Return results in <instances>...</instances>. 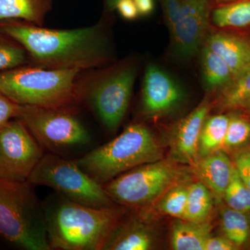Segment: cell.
Instances as JSON below:
<instances>
[{
    "instance_id": "1",
    "label": "cell",
    "mask_w": 250,
    "mask_h": 250,
    "mask_svg": "<svg viewBox=\"0 0 250 250\" xmlns=\"http://www.w3.org/2000/svg\"><path fill=\"white\" fill-rule=\"evenodd\" d=\"M0 31L22 45L40 66L49 69L91 68L110 59L101 24L75 29H52L30 24L0 26Z\"/></svg>"
},
{
    "instance_id": "2",
    "label": "cell",
    "mask_w": 250,
    "mask_h": 250,
    "mask_svg": "<svg viewBox=\"0 0 250 250\" xmlns=\"http://www.w3.org/2000/svg\"><path fill=\"white\" fill-rule=\"evenodd\" d=\"M43 206L51 250H103L124 214L121 208H93L59 194Z\"/></svg>"
},
{
    "instance_id": "3",
    "label": "cell",
    "mask_w": 250,
    "mask_h": 250,
    "mask_svg": "<svg viewBox=\"0 0 250 250\" xmlns=\"http://www.w3.org/2000/svg\"><path fill=\"white\" fill-rule=\"evenodd\" d=\"M163 157L162 148L150 130L144 125L133 124L110 142L75 161L103 186L127 171Z\"/></svg>"
},
{
    "instance_id": "4",
    "label": "cell",
    "mask_w": 250,
    "mask_h": 250,
    "mask_svg": "<svg viewBox=\"0 0 250 250\" xmlns=\"http://www.w3.org/2000/svg\"><path fill=\"white\" fill-rule=\"evenodd\" d=\"M30 182L0 178V237L26 250H50L43 204Z\"/></svg>"
},
{
    "instance_id": "5",
    "label": "cell",
    "mask_w": 250,
    "mask_h": 250,
    "mask_svg": "<svg viewBox=\"0 0 250 250\" xmlns=\"http://www.w3.org/2000/svg\"><path fill=\"white\" fill-rule=\"evenodd\" d=\"M79 69L20 67L0 72V92L22 106L67 108L76 101Z\"/></svg>"
},
{
    "instance_id": "6",
    "label": "cell",
    "mask_w": 250,
    "mask_h": 250,
    "mask_svg": "<svg viewBox=\"0 0 250 250\" xmlns=\"http://www.w3.org/2000/svg\"><path fill=\"white\" fill-rule=\"evenodd\" d=\"M188 175L175 161L162 160L135 167L103 185L113 201L133 208L150 205Z\"/></svg>"
},
{
    "instance_id": "7",
    "label": "cell",
    "mask_w": 250,
    "mask_h": 250,
    "mask_svg": "<svg viewBox=\"0 0 250 250\" xmlns=\"http://www.w3.org/2000/svg\"><path fill=\"white\" fill-rule=\"evenodd\" d=\"M28 182L32 185L51 188L62 197L93 207H113V200L103 185L93 180L77 165L54 154L42 156Z\"/></svg>"
},
{
    "instance_id": "8",
    "label": "cell",
    "mask_w": 250,
    "mask_h": 250,
    "mask_svg": "<svg viewBox=\"0 0 250 250\" xmlns=\"http://www.w3.org/2000/svg\"><path fill=\"white\" fill-rule=\"evenodd\" d=\"M66 108L21 105L17 118L41 146L48 149L56 150L88 144L90 141L88 131Z\"/></svg>"
},
{
    "instance_id": "9",
    "label": "cell",
    "mask_w": 250,
    "mask_h": 250,
    "mask_svg": "<svg viewBox=\"0 0 250 250\" xmlns=\"http://www.w3.org/2000/svg\"><path fill=\"white\" fill-rule=\"evenodd\" d=\"M43 156L40 143L19 120L0 129V178L27 182Z\"/></svg>"
},
{
    "instance_id": "10",
    "label": "cell",
    "mask_w": 250,
    "mask_h": 250,
    "mask_svg": "<svg viewBox=\"0 0 250 250\" xmlns=\"http://www.w3.org/2000/svg\"><path fill=\"white\" fill-rule=\"evenodd\" d=\"M136 71L134 67L118 69L99 82L90 100L104 125L110 131L119 126L129 106Z\"/></svg>"
},
{
    "instance_id": "11",
    "label": "cell",
    "mask_w": 250,
    "mask_h": 250,
    "mask_svg": "<svg viewBox=\"0 0 250 250\" xmlns=\"http://www.w3.org/2000/svg\"><path fill=\"white\" fill-rule=\"evenodd\" d=\"M207 0H182L177 22L170 29L174 54L189 59L198 52L208 24Z\"/></svg>"
},
{
    "instance_id": "12",
    "label": "cell",
    "mask_w": 250,
    "mask_h": 250,
    "mask_svg": "<svg viewBox=\"0 0 250 250\" xmlns=\"http://www.w3.org/2000/svg\"><path fill=\"white\" fill-rule=\"evenodd\" d=\"M185 98L180 85L154 64L146 68L142 91L143 110L150 116L167 114L178 107Z\"/></svg>"
},
{
    "instance_id": "13",
    "label": "cell",
    "mask_w": 250,
    "mask_h": 250,
    "mask_svg": "<svg viewBox=\"0 0 250 250\" xmlns=\"http://www.w3.org/2000/svg\"><path fill=\"white\" fill-rule=\"evenodd\" d=\"M210 109L209 102L205 100L174 126L169 141L171 160L192 166L198 161L200 133Z\"/></svg>"
},
{
    "instance_id": "14",
    "label": "cell",
    "mask_w": 250,
    "mask_h": 250,
    "mask_svg": "<svg viewBox=\"0 0 250 250\" xmlns=\"http://www.w3.org/2000/svg\"><path fill=\"white\" fill-rule=\"evenodd\" d=\"M122 218L108 236L104 250H148L155 244V232L144 218L133 215Z\"/></svg>"
},
{
    "instance_id": "15",
    "label": "cell",
    "mask_w": 250,
    "mask_h": 250,
    "mask_svg": "<svg viewBox=\"0 0 250 250\" xmlns=\"http://www.w3.org/2000/svg\"><path fill=\"white\" fill-rule=\"evenodd\" d=\"M192 167L215 200L221 201L234 170V164L228 156L223 151H217L200 157Z\"/></svg>"
},
{
    "instance_id": "16",
    "label": "cell",
    "mask_w": 250,
    "mask_h": 250,
    "mask_svg": "<svg viewBox=\"0 0 250 250\" xmlns=\"http://www.w3.org/2000/svg\"><path fill=\"white\" fill-rule=\"evenodd\" d=\"M206 45L226 62L233 78L250 65V42L238 36L216 33L207 39Z\"/></svg>"
},
{
    "instance_id": "17",
    "label": "cell",
    "mask_w": 250,
    "mask_h": 250,
    "mask_svg": "<svg viewBox=\"0 0 250 250\" xmlns=\"http://www.w3.org/2000/svg\"><path fill=\"white\" fill-rule=\"evenodd\" d=\"M208 222L194 223L179 219L172 227L171 245L175 250H205L206 242L211 236Z\"/></svg>"
},
{
    "instance_id": "18",
    "label": "cell",
    "mask_w": 250,
    "mask_h": 250,
    "mask_svg": "<svg viewBox=\"0 0 250 250\" xmlns=\"http://www.w3.org/2000/svg\"><path fill=\"white\" fill-rule=\"evenodd\" d=\"M52 6V0H0V21L23 19L41 27Z\"/></svg>"
},
{
    "instance_id": "19",
    "label": "cell",
    "mask_w": 250,
    "mask_h": 250,
    "mask_svg": "<svg viewBox=\"0 0 250 250\" xmlns=\"http://www.w3.org/2000/svg\"><path fill=\"white\" fill-rule=\"evenodd\" d=\"M201 65L202 81L207 89L223 88L233 80L226 62L207 45L202 50Z\"/></svg>"
},
{
    "instance_id": "20",
    "label": "cell",
    "mask_w": 250,
    "mask_h": 250,
    "mask_svg": "<svg viewBox=\"0 0 250 250\" xmlns=\"http://www.w3.org/2000/svg\"><path fill=\"white\" fill-rule=\"evenodd\" d=\"M213 197L203 182H195L188 185L183 220L194 223L207 222L213 209Z\"/></svg>"
},
{
    "instance_id": "21",
    "label": "cell",
    "mask_w": 250,
    "mask_h": 250,
    "mask_svg": "<svg viewBox=\"0 0 250 250\" xmlns=\"http://www.w3.org/2000/svg\"><path fill=\"white\" fill-rule=\"evenodd\" d=\"M229 117L215 115L207 117L202 126L199 141L200 157L213 154L223 147Z\"/></svg>"
},
{
    "instance_id": "22",
    "label": "cell",
    "mask_w": 250,
    "mask_h": 250,
    "mask_svg": "<svg viewBox=\"0 0 250 250\" xmlns=\"http://www.w3.org/2000/svg\"><path fill=\"white\" fill-rule=\"evenodd\" d=\"M212 22L220 28H241L250 25V0L223 5L212 13Z\"/></svg>"
},
{
    "instance_id": "23",
    "label": "cell",
    "mask_w": 250,
    "mask_h": 250,
    "mask_svg": "<svg viewBox=\"0 0 250 250\" xmlns=\"http://www.w3.org/2000/svg\"><path fill=\"white\" fill-rule=\"evenodd\" d=\"M221 226L224 234L237 247L244 244L250 236L249 220L246 213L229 208L222 212Z\"/></svg>"
},
{
    "instance_id": "24",
    "label": "cell",
    "mask_w": 250,
    "mask_h": 250,
    "mask_svg": "<svg viewBox=\"0 0 250 250\" xmlns=\"http://www.w3.org/2000/svg\"><path fill=\"white\" fill-rule=\"evenodd\" d=\"M250 98V65L233 78L231 83L224 87L221 103L223 107L235 108Z\"/></svg>"
},
{
    "instance_id": "25",
    "label": "cell",
    "mask_w": 250,
    "mask_h": 250,
    "mask_svg": "<svg viewBox=\"0 0 250 250\" xmlns=\"http://www.w3.org/2000/svg\"><path fill=\"white\" fill-rule=\"evenodd\" d=\"M188 185L185 183L171 188L158 200L157 209L164 214L183 220L187 207Z\"/></svg>"
},
{
    "instance_id": "26",
    "label": "cell",
    "mask_w": 250,
    "mask_h": 250,
    "mask_svg": "<svg viewBox=\"0 0 250 250\" xmlns=\"http://www.w3.org/2000/svg\"><path fill=\"white\" fill-rule=\"evenodd\" d=\"M224 199L232 209L248 213L250 211V192L234 166L232 177L225 190Z\"/></svg>"
},
{
    "instance_id": "27",
    "label": "cell",
    "mask_w": 250,
    "mask_h": 250,
    "mask_svg": "<svg viewBox=\"0 0 250 250\" xmlns=\"http://www.w3.org/2000/svg\"><path fill=\"white\" fill-rule=\"evenodd\" d=\"M250 138V122L239 116L229 117L223 147H238Z\"/></svg>"
},
{
    "instance_id": "28",
    "label": "cell",
    "mask_w": 250,
    "mask_h": 250,
    "mask_svg": "<svg viewBox=\"0 0 250 250\" xmlns=\"http://www.w3.org/2000/svg\"><path fill=\"white\" fill-rule=\"evenodd\" d=\"M25 62V49L0 36V70L21 66Z\"/></svg>"
},
{
    "instance_id": "29",
    "label": "cell",
    "mask_w": 250,
    "mask_h": 250,
    "mask_svg": "<svg viewBox=\"0 0 250 250\" xmlns=\"http://www.w3.org/2000/svg\"><path fill=\"white\" fill-rule=\"evenodd\" d=\"M233 164L250 192V146L242 148L235 153Z\"/></svg>"
},
{
    "instance_id": "30",
    "label": "cell",
    "mask_w": 250,
    "mask_h": 250,
    "mask_svg": "<svg viewBox=\"0 0 250 250\" xmlns=\"http://www.w3.org/2000/svg\"><path fill=\"white\" fill-rule=\"evenodd\" d=\"M21 105L11 101L0 92V129L13 118H17Z\"/></svg>"
},
{
    "instance_id": "31",
    "label": "cell",
    "mask_w": 250,
    "mask_h": 250,
    "mask_svg": "<svg viewBox=\"0 0 250 250\" xmlns=\"http://www.w3.org/2000/svg\"><path fill=\"white\" fill-rule=\"evenodd\" d=\"M236 247L226 237L210 236L206 242L205 250H233Z\"/></svg>"
},
{
    "instance_id": "32",
    "label": "cell",
    "mask_w": 250,
    "mask_h": 250,
    "mask_svg": "<svg viewBox=\"0 0 250 250\" xmlns=\"http://www.w3.org/2000/svg\"><path fill=\"white\" fill-rule=\"evenodd\" d=\"M116 9L122 17L128 21L136 19L139 15L134 0H121L117 4Z\"/></svg>"
},
{
    "instance_id": "33",
    "label": "cell",
    "mask_w": 250,
    "mask_h": 250,
    "mask_svg": "<svg viewBox=\"0 0 250 250\" xmlns=\"http://www.w3.org/2000/svg\"><path fill=\"white\" fill-rule=\"evenodd\" d=\"M134 1L139 14L141 16H147L154 11V0H134Z\"/></svg>"
},
{
    "instance_id": "34",
    "label": "cell",
    "mask_w": 250,
    "mask_h": 250,
    "mask_svg": "<svg viewBox=\"0 0 250 250\" xmlns=\"http://www.w3.org/2000/svg\"><path fill=\"white\" fill-rule=\"evenodd\" d=\"M121 0H105L106 9L108 11H113L116 9V5Z\"/></svg>"
},
{
    "instance_id": "35",
    "label": "cell",
    "mask_w": 250,
    "mask_h": 250,
    "mask_svg": "<svg viewBox=\"0 0 250 250\" xmlns=\"http://www.w3.org/2000/svg\"><path fill=\"white\" fill-rule=\"evenodd\" d=\"M241 106L242 107L246 108L248 111L250 112V98H248V100H247L246 101L242 104Z\"/></svg>"
},
{
    "instance_id": "36",
    "label": "cell",
    "mask_w": 250,
    "mask_h": 250,
    "mask_svg": "<svg viewBox=\"0 0 250 250\" xmlns=\"http://www.w3.org/2000/svg\"><path fill=\"white\" fill-rule=\"evenodd\" d=\"M217 3H220V4H224V3L229 2V1H233V0H215Z\"/></svg>"
}]
</instances>
